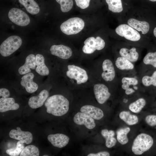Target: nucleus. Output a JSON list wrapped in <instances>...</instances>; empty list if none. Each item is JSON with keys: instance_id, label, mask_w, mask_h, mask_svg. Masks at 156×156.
I'll return each mask as SVG.
<instances>
[{"instance_id": "15", "label": "nucleus", "mask_w": 156, "mask_h": 156, "mask_svg": "<svg viewBox=\"0 0 156 156\" xmlns=\"http://www.w3.org/2000/svg\"><path fill=\"white\" fill-rule=\"evenodd\" d=\"M103 72L101 74L102 78L106 81H111L114 79L115 72L113 64L109 59L104 60L102 64Z\"/></svg>"}, {"instance_id": "24", "label": "nucleus", "mask_w": 156, "mask_h": 156, "mask_svg": "<svg viewBox=\"0 0 156 156\" xmlns=\"http://www.w3.org/2000/svg\"><path fill=\"white\" fill-rule=\"evenodd\" d=\"M119 117L121 120L129 125H135L138 121V118L136 116L131 114L128 111L121 112L119 114Z\"/></svg>"}, {"instance_id": "18", "label": "nucleus", "mask_w": 156, "mask_h": 156, "mask_svg": "<svg viewBox=\"0 0 156 156\" xmlns=\"http://www.w3.org/2000/svg\"><path fill=\"white\" fill-rule=\"evenodd\" d=\"M36 66V56L33 54H29L26 57L24 64L19 68L18 73L21 75L29 73L31 71V69H35Z\"/></svg>"}, {"instance_id": "42", "label": "nucleus", "mask_w": 156, "mask_h": 156, "mask_svg": "<svg viewBox=\"0 0 156 156\" xmlns=\"http://www.w3.org/2000/svg\"><path fill=\"white\" fill-rule=\"evenodd\" d=\"M115 132L114 131L112 130H110L108 131L107 135V137H114L115 135Z\"/></svg>"}, {"instance_id": "22", "label": "nucleus", "mask_w": 156, "mask_h": 156, "mask_svg": "<svg viewBox=\"0 0 156 156\" xmlns=\"http://www.w3.org/2000/svg\"><path fill=\"white\" fill-rule=\"evenodd\" d=\"M119 53L121 57L132 62L137 61L139 57L138 53L135 47L129 49L125 48H122L119 51Z\"/></svg>"}, {"instance_id": "8", "label": "nucleus", "mask_w": 156, "mask_h": 156, "mask_svg": "<svg viewBox=\"0 0 156 156\" xmlns=\"http://www.w3.org/2000/svg\"><path fill=\"white\" fill-rule=\"evenodd\" d=\"M115 31L120 36L133 41H138L141 38L140 34L137 31L126 24H121L118 26L115 29Z\"/></svg>"}, {"instance_id": "40", "label": "nucleus", "mask_w": 156, "mask_h": 156, "mask_svg": "<svg viewBox=\"0 0 156 156\" xmlns=\"http://www.w3.org/2000/svg\"><path fill=\"white\" fill-rule=\"evenodd\" d=\"M135 92V90L132 88H129L125 90V93L127 95H129L132 94Z\"/></svg>"}, {"instance_id": "16", "label": "nucleus", "mask_w": 156, "mask_h": 156, "mask_svg": "<svg viewBox=\"0 0 156 156\" xmlns=\"http://www.w3.org/2000/svg\"><path fill=\"white\" fill-rule=\"evenodd\" d=\"M49 96L48 91L46 90H43L38 95L30 98L28 102V105L32 109L39 108L43 105Z\"/></svg>"}, {"instance_id": "13", "label": "nucleus", "mask_w": 156, "mask_h": 156, "mask_svg": "<svg viewBox=\"0 0 156 156\" xmlns=\"http://www.w3.org/2000/svg\"><path fill=\"white\" fill-rule=\"evenodd\" d=\"M47 139L53 146L62 148L68 144L70 138L65 134L58 133L49 135L47 136Z\"/></svg>"}, {"instance_id": "19", "label": "nucleus", "mask_w": 156, "mask_h": 156, "mask_svg": "<svg viewBox=\"0 0 156 156\" xmlns=\"http://www.w3.org/2000/svg\"><path fill=\"white\" fill-rule=\"evenodd\" d=\"M128 25L137 31H141L143 34L147 33L149 29V24L145 21H140L134 18H131L127 21Z\"/></svg>"}, {"instance_id": "10", "label": "nucleus", "mask_w": 156, "mask_h": 156, "mask_svg": "<svg viewBox=\"0 0 156 156\" xmlns=\"http://www.w3.org/2000/svg\"><path fill=\"white\" fill-rule=\"evenodd\" d=\"M10 137L18 140L22 142L29 144L33 140V135L31 133L27 131H23L20 127H17L16 129H12L9 133Z\"/></svg>"}, {"instance_id": "4", "label": "nucleus", "mask_w": 156, "mask_h": 156, "mask_svg": "<svg viewBox=\"0 0 156 156\" xmlns=\"http://www.w3.org/2000/svg\"><path fill=\"white\" fill-rule=\"evenodd\" d=\"M22 40L17 36H11L1 43L0 46V53L3 57L8 56L17 50L21 47Z\"/></svg>"}, {"instance_id": "3", "label": "nucleus", "mask_w": 156, "mask_h": 156, "mask_svg": "<svg viewBox=\"0 0 156 156\" xmlns=\"http://www.w3.org/2000/svg\"><path fill=\"white\" fill-rule=\"evenodd\" d=\"M85 23L81 18L77 17L69 18L63 23L60 26L61 31L67 35L76 34L83 28Z\"/></svg>"}, {"instance_id": "32", "label": "nucleus", "mask_w": 156, "mask_h": 156, "mask_svg": "<svg viewBox=\"0 0 156 156\" xmlns=\"http://www.w3.org/2000/svg\"><path fill=\"white\" fill-rule=\"evenodd\" d=\"M146 65H151L156 68V51L149 52L146 54L143 60Z\"/></svg>"}, {"instance_id": "37", "label": "nucleus", "mask_w": 156, "mask_h": 156, "mask_svg": "<svg viewBox=\"0 0 156 156\" xmlns=\"http://www.w3.org/2000/svg\"><path fill=\"white\" fill-rule=\"evenodd\" d=\"M10 95V92L8 90L4 88H0V102L9 98Z\"/></svg>"}, {"instance_id": "35", "label": "nucleus", "mask_w": 156, "mask_h": 156, "mask_svg": "<svg viewBox=\"0 0 156 156\" xmlns=\"http://www.w3.org/2000/svg\"><path fill=\"white\" fill-rule=\"evenodd\" d=\"M146 122L149 126L153 127L156 125V115H149L145 118Z\"/></svg>"}, {"instance_id": "27", "label": "nucleus", "mask_w": 156, "mask_h": 156, "mask_svg": "<svg viewBox=\"0 0 156 156\" xmlns=\"http://www.w3.org/2000/svg\"><path fill=\"white\" fill-rule=\"evenodd\" d=\"M109 10L114 13H120L123 10L121 0H105Z\"/></svg>"}, {"instance_id": "46", "label": "nucleus", "mask_w": 156, "mask_h": 156, "mask_svg": "<svg viewBox=\"0 0 156 156\" xmlns=\"http://www.w3.org/2000/svg\"><path fill=\"white\" fill-rule=\"evenodd\" d=\"M149 0L151 1H153V2L156 1V0Z\"/></svg>"}, {"instance_id": "26", "label": "nucleus", "mask_w": 156, "mask_h": 156, "mask_svg": "<svg viewBox=\"0 0 156 156\" xmlns=\"http://www.w3.org/2000/svg\"><path fill=\"white\" fill-rule=\"evenodd\" d=\"M130 130V129L129 127L120 128L117 130L116 131L117 139L120 144L124 145L128 142L129 140L127 135Z\"/></svg>"}, {"instance_id": "31", "label": "nucleus", "mask_w": 156, "mask_h": 156, "mask_svg": "<svg viewBox=\"0 0 156 156\" xmlns=\"http://www.w3.org/2000/svg\"><path fill=\"white\" fill-rule=\"evenodd\" d=\"M24 148L23 143L19 141L17 142L15 148L8 149L6 150V152L11 156H18Z\"/></svg>"}, {"instance_id": "38", "label": "nucleus", "mask_w": 156, "mask_h": 156, "mask_svg": "<svg viewBox=\"0 0 156 156\" xmlns=\"http://www.w3.org/2000/svg\"><path fill=\"white\" fill-rule=\"evenodd\" d=\"M105 138V145L108 148H111L114 146L116 142V140L114 137H107Z\"/></svg>"}, {"instance_id": "20", "label": "nucleus", "mask_w": 156, "mask_h": 156, "mask_svg": "<svg viewBox=\"0 0 156 156\" xmlns=\"http://www.w3.org/2000/svg\"><path fill=\"white\" fill-rule=\"evenodd\" d=\"M36 72L40 75L42 76L48 75L49 70L44 63V58L41 54H38L36 56Z\"/></svg>"}, {"instance_id": "7", "label": "nucleus", "mask_w": 156, "mask_h": 156, "mask_svg": "<svg viewBox=\"0 0 156 156\" xmlns=\"http://www.w3.org/2000/svg\"><path fill=\"white\" fill-rule=\"evenodd\" d=\"M8 16L13 23L21 26H25L30 22L28 15L21 10L17 8H12L9 12Z\"/></svg>"}, {"instance_id": "1", "label": "nucleus", "mask_w": 156, "mask_h": 156, "mask_svg": "<svg viewBox=\"0 0 156 156\" xmlns=\"http://www.w3.org/2000/svg\"><path fill=\"white\" fill-rule=\"evenodd\" d=\"M44 105L48 113L57 116L64 115L69 109V103L64 96L60 94H55L49 97Z\"/></svg>"}, {"instance_id": "34", "label": "nucleus", "mask_w": 156, "mask_h": 156, "mask_svg": "<svg viewBox=\"0 0 156 156\" xmlns=\"http://www.w3.org/2000/svg\"><path fill=\"white\" fill-rule=\"evenodd\" d=\"M122 87L124 90H126L129 88L130 85L135 86L138 83V81L133 77H124L122 79Z\"/></svg>"}, {"instance_id": "5", "label": "nucleus", "mask_w": 156, "mask_h": 156, "mask_svg": "<svg viewBox=\"0 0 156 156\" xmlns=\"http://www.w3.org/2000/svg\"><path fill=\"white\" fill-rule=\"evenodd\" d=\"M84 45L82 51L85 53L91 54L95 50H100L104 47L105 43L103 39L99 36L96 38L90 37L87 38L84 41Z\"/></svg>"}, {"instance_id": "14", "label": "nucleus", "mask_w": 156, "mask_h": 156, "mask_svg": "<svg viewBox=\"0 0 156 156\" xmlns=\"http://www.w3.org/2000/svg\"><path fill=\"white\" fill-rule=\"evenodd\" d=\"M34 77V74L29 73L25 74L21 78V85L24 87L26 91L29 93L34 92L38 88L37 84L33 81Z\"/></svg>"}, {"instance_id": "29", "label": "nucleus", "mask_w": 156, "mask_h": 156, "mask_svg": "<svg viewBox=\"0 0 156 156\" xmlns=\"http://www.w3.org/2000/svg\"><path fill=\"white\" fill-rule=\"evenodd\" d=\"M38 148L34 145H29L24 147L20 154V156H38Z\"/></svg>"}, {"instance_id": "9", "label": "nucleus", "mask_w": 156, "mask_h": 156, "mask_svg": "<svg viewBox=\"0 0 156 156\" xmlns=\"http://www.w3.org/2000/svg\"><path fill=\"white\" fill-rule=\"evenodd\" d=\"M93 89L96 99L100 104L104 103L110 96L111 94L109 91L108 88L104 84H95Z\"/></svg>"}, {"instance_id": "12", "label": "nucleus", "mask_w": 156, "mask_h": 156, "mask_svg": "<svg viewBox=\"0 0 156 156\" xmlns=\"http://www.w3.org/2000/svg\"><path fill=\"white\" fill-rule=\"evenodd\" d=\"M73 121L76 124L84 125L88 129H92L96 126L94 119L81 112L76 113L73 118Z\"/></svg>"}, {"instance_id": "17", "label": "nucleus", "mask_w": 156, "mask_h": 156, "mask_svg": "<svg viewBox=\"0 0 156 156\" xmlns=\"http://www.w3.org/2000/svg\"><path fill=\"white\" fill-rule=\"evenodd\" d=\"M80 111L94 120H100L104 116L103 112L101 109L91 105L83 106L80 109Z\"/></svg>"}, {"instance_id": "2", "label": "nucleus", "mask_w": 156, "mask_h": 156, "mask_svg": "<svg viewBox=\"0 0 156 156\" xmlns=\"http://www.w3.org/2000/svg\"><path fill=\"white\" fill-rule=\"evenodd\" d=\"M153 143V139L150 135L145 133L140 134L133 142L132 151L136 155H141L149 150Z\"/></svg>"}, {"instance_id": "47", "label": "nucleus", "mask_w": 156, "mask_h": 156, "mask_svg": "<svg viewBox=\"0 0 156 156\" xmlns=\"http://www.w3.org/2000/svg\"><path fill=\"white\" fill-rule=\"evenodd\" d=\"M43 156H49V155H43Z\"/></svg>"}, {"instance_id": "36", "label": "nucleus", "mask_w": 156, "mask_h": 156, "mask_svg": "<svg viewBox=\"0 0 156 156\" xmlns=\"http://www.w3.org/2000/svg\"><path fill=\"white\" fill-rule=\"evenodd\" d=\"M77 5L82 9L87 8L89 5L90 0H75Z\"/></svg>"}, {"instance_id": "23", "label": "nucleus", "mask_w": 156, "mask_h": 156, "mask_svg": "<svg viewBox=\"0 0 156 156\" xmlns=\"http://www.w3.org/2000/svg\"><path fill=\"white\" fill-rule=\"evenodd\" d=\"M19 3L23 5L27 11L32 14H38L40 10L39 7L34 0H18Z\"/></svg>"}, {"instance_id": "45", "label": "nucleus", "mask_w": 156, "mask_h": 156, "mask_svg": "<svg viewBox=\"0 0 156 156\" xmlns=\"http://www.w3.org/2000/svg\"><path fill=\"white\" fill-rule=\"evenodd\" d=\"M133 88H134V89H135V90H137L138 89V88L136 86H134L133 87Z\"/></svg>"}, {"instance_id": "33", "label": "nucleus", "mask_w": 156, "mask_h": 156, "mask_svg": "<svg viewBox=\"0 0 156 156\" xmlns=\"http://www.w3.org/2000/svg\"><path fill=\"white\" fill-rule=\"evenodd\" d=\"M142 82L143 85L146 86L151 85L156 86V70L151 76L147 75L144 76L142 79Z\"/></svg>"}, {"instance_id": "21", "label": "nucleus", "mask_w": 156, "mask_h": 156, "mask_svg": "<svg viewBox=\"0 0 156 156\" xmlns=\"http://www.w3.org/2000/svg\"><path fill=\"white\" fill-rule=\"evenodd\" d=\"M19 107V105L15 103L14 99L12 98H8L0 102L1 112H4L9 110H16Z\"/></svg>"}, {"instance_id": "44", "label": "nucleus", "mask_w": 156, "mask_h": 156, "mask_svg": "<svg viewBox=\"0 0 156 156\" xmlns=\"http://www.w3.org/2000/svg\"><path fill=\"white\" fill-rule=\"evenodd\" d=\"M128 100L126 99H124L123 100V102L125 103H126L127 102Z\"/></svg>"}, {"instance_id": "39", "label": "nucleus", "mask_w": 156, "mask_h": 156, "mask_svg": "<svg viewBox=\"0 0 156 156\" xmlns=\"http://www.w3.org/2000/svg\"><path fill=\"white\" fill-rule=\"evenodd\" d=\"M88 156H109V153L106 151H103L96 153H90L87 155Z\"/></svg>"}, {"instance_id": "43", "label": "nucleus", "mask_w": 156, "mask_h": 156, "mask_svg": "<svg viewBox=\"0 0 156 156\" xmlns=\"http://www.w3.org/2000/svg\"><path fill=\"white\" fill-rule=\"evenodd\" d=\"M153 34L154 36L156 37V27L154 29Z\"/></svg>"}, {"instance_id": "25", "label": "nucleus", "mask_w": 156, "mask_h": 156, "mask_svg": "<svg viewBox=\"0 0 156 156\" xmlns=\"http://www.w3.org/2000/svg\"><path fill=\"white\" fill-rule=\"evenodd\" d=\"M115 64L116 67L121 70H132L134 68V65L131 62L122 57L116 59Z\"/></svg>"}, {"instance_id": "11", "label": "nucleus", "mask_w": 156, "mask_h": 156, "mask_svg": "<svg viewBox=\"0 0 156 156\" xmlns=\"http://www.w3.org/2000/svg\"><path fill=\"white\" fill-rule=\"evenodd\" d=\"M50 50L52 55L63 59H69L72 54V51L70 47L62 44L53 45Z\"/></svg>"}, {"instance_id": "30", "label": "nucleus", "mask_w": 156, "mask_h": 156, "mask_svg": "<svg viewBox=\"0 0 156 156\" xmlns=\"http://www.w3.org/2000/svg\"><path fill=\"white\" fill-rule=\"evenodd\" d=\"M60 5L61 11L66 12L70 11L72 8L73 2V0H55Z\"/></svg>"}, {"instance_id": "41", "label": "nucleus", "mask_w": 156, "mask_h": 156, "mask_svg": "<svg viewBox=\"0 0 156 156\" xmlns=\"http://www.w3.org/2000/svg\"><path fill=\"white\" fill-rule=\"evenodd\" d=\"M108 130L107 129L102 130L101 131V134L105 138L107 136Z\"/></svg>"}, {"instance_id": "28", "label": "nucleus", "mask_w": 156, "mask_h": 156, "mask_svg": "<svg viewBox=\"0 0 156 156\" xmlns=\"http://www.w3.org/2000/svg\"><path fill=\"white\" fill-rule=\"evenodd\" d=\"M146 104L145 100L144 98H140L131 103L129 105V108L132 112L138 113L141 111Z\"/></svg>"}, {"instance_id": "6", "label": "nucleus", "mask_w": 156, "mask_h": 156, "mask_svg": "<svg viewBox=\"0 0 156 156\" xmlns=\"http://www.w3.org/2000/svg\"><path fill=\"white\" fill-rule=\"evenodd\" d=\"M68 70L66 72L67 76L70 79H73L77 81L78 84L86 82L88 77L86 71L83 69L74 65L68 66Z\"/></svg>"}]
</instances>
